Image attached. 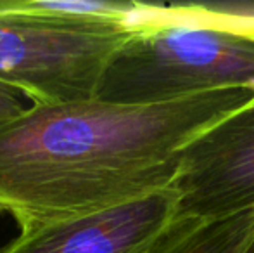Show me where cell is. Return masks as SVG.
I'll return each mask as SVG.
<instances>
[{
	"label": "cell",
	"instance_id": "obj_9",
	"mask_svg": "<svg viewBox=\"0 0 254 253\" xmlns=\"http://www.w3.org/2000/svg\"><path fill=\"white\" fill-rule=\"evenodd\" d=\"M248 253H254V241H253V245L249 247V250H248Z\"/></svg>",
	"mask_w": 254,
	"mask_h": 253
},
{
	"label": "cell",
	"instance_id": "obj_1",
	"mask_svg": "<svg viewBox=\"0 0 254 253\" xmlns=\"http://www.w3.org/2000/svg\"><path fill=\"white\" fill-rule=\"evenodd\" d=\"M253 97L235 85L154 104H33L0 125V213L30 233L175 186L185 148Z\"/></svg>",
	"mask_w": 254,
	"mask_h": 253
},
{
	"label": "cell",
	"instance_id": "obj_2",
	"mask_svg": "<svg viewBox=\"0 0 254 253\" xmlns=\"http://www.w3.org/2000/svg\"><path fill=\"white\" fill-rule=\"evenodd\" d=\"M235 85H254L253 35L204 23L190 5H170L161 24L130 35L97 97L154 104Z\"/></svg>",
	"mask_w": 254,
	"mask_h": 253
},
{
	"label": "cell",
	"instance_id": "obj_5",
	"mask_svg": "<svg viewBox=\"0 0 254 253\" xmlns=\"http://www.w3.org/2000/svg\"><path fill=\"white\" fill-rule=\"evenodd\" d=\"M180 215V192L171 186L106 212L19 233L0 253H147Z\"/></svg>",
	"mask_w": 254,
	"mask_h": 253
},
{
	"label": "cell",
	"instance_id": "obj_3",
	"mask_svg": "<svg viewBox=\"0 0 254 253\" xmlns=\"http://www.w3.org/2000/svg\"><path fill=\"white\" fill-rule=\"evenodd\" d=\"M17 5L0 0V82L33 104L97 97L104 73L131 35L123 23L45 19Z\"/></svg>",
	"mask_w": 254,
	"mask_h": 253
},
{
	"label": "cell",
	"instance_id": "obj_7",
	"mask_svg": "<svg viewBox=\"0 0 254 253\" xmlns=\"http://www.w3.org/2000/svg\"><path fill=\"white\" fill-rule=\"evenodd\" d=\"M130 2L111 0H19L21 14L45 19L71 21V23H101L120 21L127 14Z\"/></svg>",
	"mask_w": 254,
	"mask_h": 253
},
{
	"label": "cell",
	"instance_id": "obj_4",
	"mask_svg": "<svg viewBox=\"0 0 254 253\" xmlns=\"http://www.w3.org/2000/svg\"><path fill=\"white\" fill-rule=\"evenodd\" d=\"M175 186L182 213L197 219L254 206V97L185 148Z\"/></svg>",
	"mask_w": 254,
	"mask_h": 253
},
{
	"label": "cell",
	"instance_id": "obj_6",
	"mask_svg": "<svg viewBox=\"0 0 254 253\" xmlns=\"http://www.w3.org/2000/svg\"><path fill=\"white\" fill-rule=\"evenodd\" d=\"M254 241V206L216 219L182 213L149 253H248Z\"/></svg>",
	"mask_w": 254,
	"mask_h": 253
},
{
	"label": "cell",
	"instance_id": "obj_8",
	"mask_svg": "<svg viewBox=\"0 0 254 253\" xmlns=\"http://www.w3.org/2000/svg\"><path fill=\"white\" fill-rule=\"evenodd\" d=\"M26 111L23 102L17 99V90L10 85L0 82V125L17 118Z\"/></svg>",
	"mask_w": 254,
	"mask_h": 253
}]
</instances>
